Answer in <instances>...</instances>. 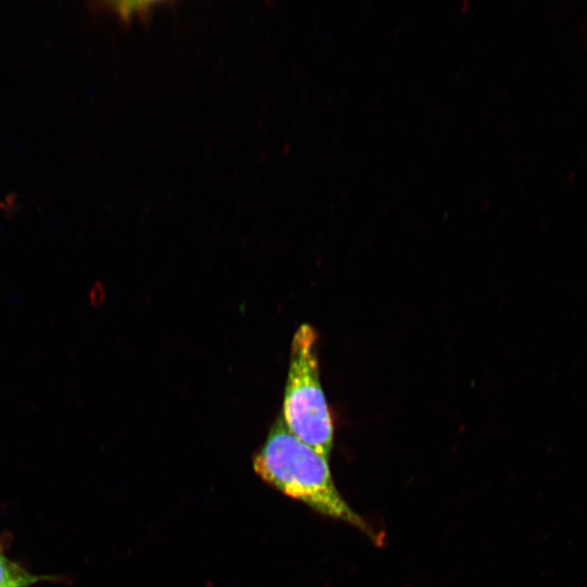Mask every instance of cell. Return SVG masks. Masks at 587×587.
Listing matches in <instances>:
<instances>
[{"label": "cell", "mask_w": 587, "mask_h": 587, "mask_svg": "<svg viewBox=\"0 0 587 587\" xmlns=\"http://www.w3.org/2000/svg\"><path fill=\"white\" fill-rule=\"evenodd\" d=\"M253 467L263 480L285 495L376 538L373 529L337 490L328 459L296 438L282 416L276 419L264 445L254 455Z\"/></svg>", "instance_id": "cell-1"}, {"label": "cell", "mask_w": 587, "mask_h": 587, "mask_svg": "<svg viewBox=\"0 0 587 587\" xmlns=\"http://www.w3.org/2000/svg\"><path fill=\"white\" fill-rule=\"evenodd\" d=\"M317 338L309 324L294 335L280 416L296 438L328 459L334 425L320 379Z\"/></svg>", "instance_id": "cell-2"}, {"label": "cell", "mask_w": 587, "mask_h": 587, "mask_svg": "<svg viewBox=\"0 0 587 587\" xmlns=\"http://www.w3.org/2000/svg\"><path fill=\"white\" fill-rule=\"evenodd\" d=\"M157 1H108L93 3L99 10L113 13L123 25L134 20L148 21L158 4Z\"/></svg>", "instance_id": "cell-3"}, {"label": "cell", "mask_w": 587, "mask_h": 587, "mask_svg": "<svg viewBox=\"0 0 587 587\" xmlns=\"http://www.w3.org/2000/svg\"><path fill=\"white\" fill-rule=\"evenodd\" d=\"M42 579V576L26 571L0 550V587H30Z\"/></svg>", "instance_id": "cell-4"}]
</instances>
